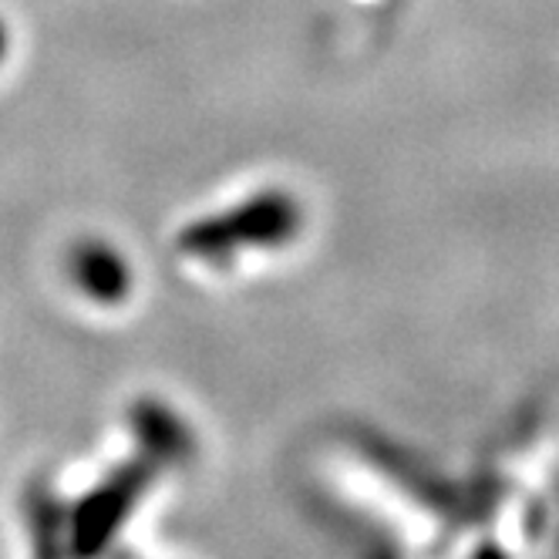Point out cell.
<instances>
[{
	"label": "cell",
	"mask_w": 559,
	"mask_h": 559,
	"mask_svg": "<svg viewBox=\"0 0 559 559\" xmlns=\"http://www.w3.org/2000/svg\"><path fill=\"white\" fill-rule=\"evenodd\" d=\"M300 226V213L294 206V199L284 192H263L250 199L247 206H239L236 213L213 216L195 223L182 233L179 247L192 257H229L243 247H276L290 239Z\"/></svg>",
	"instance_id": "obj_1"
},
{
	"label": "cell",
	"mask_w": 559,
	"mask_h": 559,
	"mask_svg": "<svg viewBox=\"0 0 559 559\" xmlns=\"http://www.w3.org/2000/svg\"><path fill=\"white\" fill-rule=\"evenodd\" d=\"M74 280H78V287L98 304H118L129 294L126 260L102 243H85L74 253Z\"/></svg>",
	"instance_id": "obj_2"
},
{
	"label": "cell",
	"mask_w": 559,
	"mask_h": 559,
	"mask_svg": "<svg viewBox=\"0 0 559 559\" xmlns=\"http://www.w3.org/2000/svg\"><path fill=\"white\" fill-rule=\"evenodd\" d=\"M0 55H4V27H0Z\"/></svg>",
	"instance_id": "obj_3"
}]
</instances>
